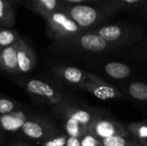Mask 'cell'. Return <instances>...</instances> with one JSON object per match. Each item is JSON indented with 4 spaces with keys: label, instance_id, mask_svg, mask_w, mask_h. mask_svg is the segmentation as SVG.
I'll list each match as a JSON object with an SVG mask.
<instances>
[{
    "label": "cell",
    "instance_id": "2",
    "mask_svg": "<svg viewBox=\"0 0 147 146\" xmlns=\"http://www.w3.org/2000/svg\"><path fill=\"white\" fill-rule=\"evenodd\" d=\"M60 9L65 11L82 28L92 26L98 18L96 9L89 5L77 3H60Z\"/></svg>",
    "mask_w": 147,
    "mask_h": 146
},
{
    "label": "cell",
    "instance_id": "27",
    "mask_svg": "<svg viewBox=\"0 0 147 146\" xmlns=\"http://www.w3.org/2000/svg\"><path fill=\"white\" fill-rule=\"evenodd\" d=\"M126 3H137V2H139L140 0H124Z\"/></svg>",
    "mask_w": 147,
    "mask_h": 146
},
{
    "label": "cell",
    "instance_id": "16",
    "mask_svg": "<svg viewBox=\"0 0 147 146\" xmlns=\"http://www.w3.org/2000/svg\"><path fill=\"white\" fill-rule=\"evenodd\" d=\"M19 39L20 35L16 31L6 27L0 28V50L16 44Z\"/></svg>",
    "mask_w": 147,
    "mask_h": 146
},
{
    "label": "cell",
    "instance_id": "6",
    "mask_svg": "<svg viewBox=\"0 0 147 146\" xmlns=\"http://www.w3.org/2000/svg\"><path fill=\"white\" fill-rule=\"evenodd\" d=\"M16 57L18 72L26 74L30 72L36 65V56L32 47L22 39L16 42Z\"/></svg>",
    "mask_w": 147,
    "mask_h": 146
},
{
    "label": "cell",
    "instance_id": "7",
    "mask_svg": "<svg viewBox=\"0 0 147 146\" xmlns=\"http://www.w3.org/2000/svg\"><path fill=\"white\" fill-rule=\"evenodd\" d=\"M60 43H77L81 48L90 52H100L107 47V41L97 34H78L72 38L59 41Z\"/></svg>",
    "mask_w": 147,
    "mask_h": 146
},
{
    "label": "cell",
    "instance_id": "4",
    "mask_svg": "<svg viewBox=\"0 0 147 146\" xmlns=\"http://www.w3.org/2000/svg\"><path fill=\"white\" fill-rule=\"evenodd\" d=\"M23 85L25 89L34 96L47 100L54 104H59L63 102V96L46 82L38 79H28L24 82Z\"/></svg>",
    "mask_w": 147,
    "mask_h": 146
},
{
    "label": "cell",
    "instance_id": "22",
    "mask_svg": "<svg viewBox=\"0 0 147 146\" xmlns=\"http://www.w3.org/2000/svg\"><path fill=\"white\" fill-rule=\"evenodd\" d=\"M16 108L15 102L6 98H0V114H6L13 112Z\"/></svg>",
    "mask_w": 147,
    "mask_h": 146
},
{
    "label": "cell",
    "instance_id": "28",
    "mask_svg": "<svg viewBox=\"0 0 147 146\" xmlns=\"http://www.w3.org/2000/svg\"><path fill=\"white\" fill-rule=\"evenodd\" d=\"M141 142V144L144 146H147V139H144V140H140Z\"/></svg>",
    "mask_w": 147,
    "mask_h": 146
},
{
    "label": "cell",
    "instance_id": "23",
    "mask_svg": "<svg viewBox=\"0 0 147 146\" xmlns=\"http://www.w3.org/2000/svg\"><path fill=\"white\" fill-rule=\"evenodd\" d=\"M81 146H103L101 140L92 133L85 135L81 141Z\"/></svg>",
    "mask_w": 147,
    "mask_h": 146
},
{
    "label": "cell",
    "instance_id": "29",
    "mask_svg": "<svg viewBox=\"0 0 147 146\" xmlns=\"http://www.w3.org/2000/svg\"><path fill=\"white\" fill-rule=\"evenodd\" d=\"M17 146H22V145H17Z\"/></svg>",
    "mask_w": 147,
    "mask_h": 146
},
{
    "label": "cell",
    "instance_id": "15",
    "mask_svg": "<svg viewBox=\"0 0 147 146\" xmlns=\"http://www.w3.org/2000/svg\"><path fill=\"white\" fill-rule=\"evenodd\" d=\"M22 132L31 139H40L44 135V127L36 121L26 120L22 125Z\"/></svg>",
    "mask_w": 147,
    "mask_h": 146
},
{
    "label": "cell",
    "instance_id": "14",
    "mask_svg": "<svg viewBox=\"0 0 147 146\" xmlns=\"http://www.w3.org/2000/svg\"><path fill=\"white\" fill-rule=\"evenodd\" d=\"M67 116L76 120L83 127H84L87 130H89L90 125L94 120V117L91 115L90 112L84 110V109H78V108L69 109L67 111Z\"/></svg>",
    "mask_w": 147,
    "mask_h": 146
},
{
    "label": "cell",
    "instance_id": "12",
    "mask_svg": "<svg viewBox=\"0 0 147 146\" xmlns=\"http://www.w3.org/2000/svg\"><path fill=\"white\" fill-rule=\"evenodd\" d=\"M15 14L9 0H0V25L11 28L15 24Z\"/></svg>",
    "mask_w": 147,
    "mask_h": 146
},
{
    "label": "cell",
    "instance_id": "17",
    "mask_svg": "<svg viewBox=\"0 0 147 146\" xmlns=\"http://www.w3.org/2000/svg\"><path fill=\"white\" fill-rule=\"evenodd\" d=\"M96 34L103 38L106 41H115L121 37L122 31L120 27L112 25L100 28Z\"/></svg>",
    "mask_w": 147,
    "mask_h": 146
},
{
    "label": "cell",
    "instance_id": "20",
    "mask_svg": "<svg viewBox=\"0 0 147 146\" xmlns=\"http://www.w3.org/2000/svg\"><path fill=\"white\" fill-rule=\"evenodd\" d=\"M131 96L139 101L147 100V84L141 82L133 83L128 89Z\"/></svg>",
    "mask_w": 147,
    "mask_h": 146
},
{
    "label": "cell",
    "instance_id": "3",
    "mask_svg": "<svg viewBox=\"0 0 147 146\" xmlns=\"http://www.w3.org/2000/svg\"><path fill=\"white\" fill-rule=\"evenodd\" d=\"M89 132L99 139L114 135H131L127 128L117 121L109 119L94 118L89 127Z\"/></svg>",
    "mask_w": 147,
    "mask_h": 146
},
{
    "label": "cell",
    "instance_id": "11",
    "mask_svg": "<svg viewBox=\"0 0 147 146\" xmlns=\"http://www.w3.org/2000/svg\"><path fill=\"white\" fill-rule=\"evenodd\" d=\"M131 136L132 135H114L100 140L103 146H144L139 139H135L134 136L131 138Z\"/></svg>",
    "mask_w": 147,
    "mask_h": 146
},
{
    "label": "cell",
    "instance_id": "24",
    "mask_svg": "<svg viewBox=\"0 0 147 146\" xmlns=\"http://www.w3.org/2000/svg\"><path fill=\"white\" fill-rule=\"evenodd\" d=\"M66 141H67V139L65 136H61V137L47 141V143L44 144L43 146H65Z\"/></svg>",
    "mask_w": 147,
    "mask_h": 146
},
{
    "label": "cell",
    "instance_id": "26",
    "mask_svg": "<svg viewBox=\"0 0 147 146\" xmlns=\"http://www.w3.org/2000/svg\"><path fill=\"white\" fill-rule=\"evenodd\" d=\"M63 1L68 3H81L90 1V0H63Z\"/></svg>",
    "mask_w": 147,
    "mask_h": 146
},
{
    "label": "cell",
    "instance_id": "13",
    "mask_svg": "<svg viewBox=\"0 0 147 146\" xmlns=\"http://www.w3.org/2000/svg\"><path fill=\"white\" fill-rule=\"evenodd\" d=\"M106 72L115 79H123L129 76L131 69L125 64L120 62H111L105 66Z\"/></svg>",
    "mask_w": 147,
    "mask_h": 146
},
{
    "label": "cell",
    "instance_id": "25",
    "mask_svg": "<svg viewBox=\"0 0 147 146\" xmlns=\"http://www.w3.org/2000/svg\"><path fill=\"white\" fill-rule=\"evenodd\" d=\"M65 146H81V141L79 140V139L78 137L71 136L67 139Z\"/></svg>",
    "mask_w": 147,
    "mask_h": 146
},
{
    "label": "cell",
    "instance_id": "1",
    "mask_svg": "<svg viewBox=\"0 0 147 146\" xmlns=\"http://www.w3.org/2000/svg\"><path fill=\"white\" fill-rule=\"evenodd\" d=\"M44 19L49 34L58 41L72 38L83 30L74 20L60 9L45 16Z\"/></svg>",
    "mask_w": 147,
    "mask_h": 146
},
{
    "label": "cell",
    "instance_id": "10",
    "mask_svg": "<svg viewBox=\"0 0 147 146\" xmlns=\"http://www.w3.org/2000/svg\"><path fill=\"white\" fill-rule=\"evenodd\" d=\"M27 7L33 12L41 15L43 18L49 14L59 9V0H28Z\"/></svg>",
    "mask_w": 147,
    "mask_h": 146
},
{
    "label": "cell",
    "instance_id": "9",
    "mask_svg": "<svg viewBox=\"0 0 147 146\" xmlns=\"http://www.w3.org/2000/svg\"><path fill=\"white\" fill-rule=\"evenodd\" d=\"M0 70L12 74L19 73L16 57V43L0 50Z\"/></svg>",
    "mask_w": 147,
    "mask_h": 146
},
{
    "label": "cell",
    "instance_id": "19",
    "mask_svg": "<svg viewBox=\"0 0 147 146\" xmlns=\"http://www.w3.org/2000/svg\"><path fill=\"white\" fill-rule=\"evenodd\" d=\"M129 133L139 140L147 139L146 123H130L125 126Z\"/></svg>",
    "mask_w": 147,
    "mask_h": 146
},
{
    "label": "cell",
    "instance_id": "5",
    "mask_svg": "<svg viewBox=\"0 0 147 146\" xmlns=\"http://www.w3.org/2000/svg\"><path fill=\"white\" fill-rule=\"evenodd\" d=\"M80 87L102 100L114 99L121 96V94L116 89L107 84L96 76L89 73H87V78L85 82Z\"/></svg>",
    "mask_w": 147,
    "mask_h": 146
},
{
    "label": "cell",
    "instance_id": "8",
    "mask_svg": "<svg viewBox=\"0 0 147 146\" xmlns=\"http://www.w3.org/2000/svg\"><path fill=\"white\" fill-rule=\"evenodd\" d=\"M53 71L58 77L71 84L81 86L87 78L86 72L73 66H56Z\"/></svg>",
    "mask_w": 147,
    "mask_h": 146
},
{
    "label": "cell",
    "instance_id": "21",
    "mask_svg": "<svg viewBox=\"0 0 147 146\" xmlns=\"http://www.w3.org/2000/svg\"><path fill=\"white\" fill-rule=\"evenodd\" d=\"M66 130L70 136L73 137H80L82 134L88 130L83 127L76 120L67 116V121H66Z\"/></svg>",
    "mask_w": 147,
    "mask_h": 146
},
{
    "label": "cell",
    "instance_id": "18",
    "mask_svg": "<svg viewBox=\"0 0 147 146\" xmlns=\"http://www.w3.org/2000/svg\"><path fill=\"white\" fill-rule=\"evenodd\" d=\"M22 118L23 115L22 114H3L2 118H1V121L3 126L9 130L11 129H16L20 125H22L23 122L22 121Z\"/></svg>",
    "mask_w": 147,
    "mask_h": 146
}]
</instances>
